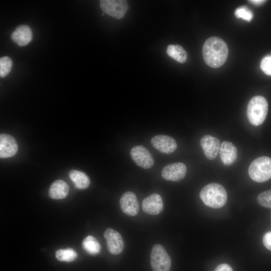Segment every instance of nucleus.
<instances>
[{"label":"nucleus","mask_w":271,"mask_h":271,"mask_svg":"<svg viewBox=\"0 0 271 271\" xmlns=\"http://www.w3.org/2000/svg\"><path fill=\"white\" fill-rule=\"evenodd\" d=\"M257 201L261 206L271 209V190L260 193L257 197Z\"/></svg>","instance_id":"nucleus-23"},{"label":"nucleus","mask_w":271,"mask_h":271,"mask_svg":"<svg viewBox=\"0 0 271 271\" xmlns=\"http://www.w3.org/2000/svg\"><path fill=\"white\" fill-rule=\"evenodd\" d=\"M162 197L157 193H153L146 197L142 203L143 210L150 215H158L163 210Z\"/></svg>","instance_id":"nucleus-12"},{"label":"nucleus","mask_w":271,"mask_h":271,"mask_svg":"<svg viewBox=\"0 0 271 271\" xmlns=\"http://www.w3.org/2000/svg\"><path fill=\"white\" fill-rule=\"evenodd\" d=\"M152 146L161 153L170 154L177 149V145L174 138L169 136L159 134L151 139Z\"/></svg>","instance_id":"nucleus-11"},{"label":"nucleus","mask_w":271,"mask_h":271,"mask_svg":"<svg viewBox=\"0 0 271 271\" xmlns=\"http://www.w3.org/2000/svg\"><path fill=\"white\" fill-rule=\"evenodd\" d=\"M248 174L254 181L262 183L271 178V158L262 156L254 160L248 168Z\"/></svg>","instance_id":"nucleus-4"},{"label":"nucleus","mask_w":271,"mask_h":271,"mask_svg":"<svg viewBox=\"0 0 271 271\" xmlns=\"http://www.w3.org/2000/svg\"><path fill=\"white\" fill-rule=\"evenodd\" d=\"M103 236L106 240L108 250L111 254L117 255L122 251L124 242L119 232L112 228H108L104 231Z\"/></svg>","instance_id":"nucleus-8"},{"label":"nucleus","mask_w":271,"mask_h":271,"mask_svg":"<svg viewBox=\"0 0 271 271\" xmlns=\"http://www.w3.org/2000/svg\"><path fill=\"white\" fill-rule=\"evenodd\" d=\"M199 195L205 205L213 208L223 207L227 200L225 189L218 183L207 184L201 189Z\"/></svg>","instance_id":"nucleus-2"},{"label":"nucleus","mask_w":271,"mask_h":271,"mask_svg":"<svg viewBox=\"0 0 271 271\" xmlns=\"http://www.w3.org/2000/svg\"><path fill=\"white\" fill-rule=\"evenodd\" d=\"M100 7L104 13L117 19L122 18L128 9L127 1L124 0H101Z\"/></svg>","instance_id":"nucleus-6"},{"label":"nucleus","mask_w":271,"mask_h":271,"mask_svg":"<svg viewBox=\"0 0 271 271\" xmlns=\"http://www.w3.org/2000/svg\"><path fill=\"white\" fill-rule=\"evenodd\" d=\"M249 2H250L251 3L255 5H262V4H263L265 1H263V0H251V1H249Z\"/></svg>","instance_id":"nucleus-28"},{"label":"nucleus","mask_w":271,"mask_h":271,"mask_svg":"<svg viewBox=\"0 0 271 271\" xmlns=\"http://www.w3.org/2000/svg\"><path fill=\"white\" fill-rule=\"evenodd\" d=\"M262 242L264 246L271 250V231L267 232L264 234Z\"/></svg>","instance_id":"nucleus-26"},{"label":"nucleus","mask_w":271,"mask_h":271,"mask_svg":"<svg viewBox=\"0 0 271 271\" xmlns=\"http://www.w3.org/2000/svg\"><path fill=\"white\" fill-rule=\"evenodd\" d=\"M268 111V103L260 95L253 97L249 101L247 108V117L249 122L254 126L261 124L265 120Z\"/></svg>","instance_id":"nucleus-3"},{"label":"nucleus","mask_w":271,"mask_h":271,"mask_svg":"<svg viewBox=\"0 0 271 271\" xmlns=\"http://www.w3.org/2000/svg\"><path fill=\"white\" fill-rule=\"evenodd\" d=\"M214 271H233V269L229 264L222 263L218 265Z\"/></svg>","instance_id":"nucleus-27"},{"label":"nucleus","mask_w":271,"mask_h":271,"mask_svg":"<svg viewBox=\"0 0 271 271\" xmlns=\"http://www.w3.org/2000/svg\"><path fill=\"white\" fill-rule=\"evenodd\" d=\"M69 187L64 181L58 180L51 185L49 190V195L54 199H61L65 198L69 192Z\"/></svg>","instance_id":"nucleus-17"},{"label":"nucleus","mask_w":271,"mask_h":271,"mask_svg":"<svg viewBox=\"0 0 271 271\" xmlns=\"http://www.w3.org/2000/svg\"><path fill=\"white\" fill-rule=\"evenodd\" d=\"M18 146L16 140L11 135H0V157L7 158L14 156L17 152Z\"/></svg>","instance_id":"nucleus-14"},{"label":"nucleus","mask_w":271,"mask_h":271,"mask_svg":"<svg viewBox=\"0 0 271 271\" xmlns=\"http://www.w3.org/2000/svg\"><path fill=\"white\" fill-rule=\"evenodd\" d=\"M83 249L91 255H96L100 252L101 246L96 238L91 235L86 236L82 241Z\"/></svg>","instance_id":"nucleus-20"},{"label":"nucleus","mask_w":271,"mask_h":271,"mask_svg":"<svg viewBox=\"0 0 271 271\" xmlns=\"http://www.w3.org/2000/svg\"><path fill=\"white\" fill-rule=\"evenodd\" d=\"M219 154L223 164L226 166H229L237 159V149L232 143L224 141L222 142L220 147Z\"/></svg>","instance_id":"nucleus-16"},{"label":"nucleus","mask_w":271,"mask_h":271,"mask_svg":"<svg viewBox=\"0 0 271 271\" xmlns=\"http://www.w3.org/2000/svg\"><path fill=\"white\" fill-rule=\"evenodd\" d=\"M187 172L186 165L181 162L174 163L165 166L161 172L162 177L168 181L178 182L184 178Z\"/></svg>","instance_id":"nucleus-9"},{"label":"nucleus","mask_w":271,"mask_h":271,"mask_svg":"<svg viewBox=\"0 0 271 271\" xmlns=\"http://www.w3.org/2000/svg\"><path fill=\"white\" fill-rule=\"evenodd\" d=\"M69 177L75 186L79 189H85L90 185L89 177L83 172L77 170H71L69 174Z\"/></svg>","instance_id":"nucleus-18"},{"label":"nucleus","mask_w":271,"mask_h":271,"mask_svg":"<svg viewBox=\"0 0 271 271\" xmlns=\"http://www.w3.org/2000/svg\"><path fill=\"white\" fill-rule=\"evenodd\" d=\"M119 204L121 211L127 215L134 216L139 212V203L132 192L127 191L123 193L120 198Z\"/></svg>","instance_id":"nucleus-10"},{"label":"nucleus","mask_w":271,"mask_h":271,"mask_svg":"<svg viewBox=\"0 0 271 271\" xmlns=\"http://www.w3.org/2000/svg\"><path fill=\"white\" fill-rule=\"evenodd\" d=\"M168 55L179 63H183L187 59V53L184 48L178 45H170L167 48Z\"/></svg>","instance_id":"nucleus-19"},{"label":"nucleus","mask_w":271,"mask_h":271,"mask_svg":"<svg viewBox=\"0 0 271 271\" xmlns=\"http://www.w3.org/2000/svg\"><path fill=\"white\" fill-rule=\"evenodd\" d=\"M13 65L11 59L8 56L1 57L0 59V76L4 78L10 72Z\"/></svg>","instance_id":"nucleus-22"},{"label":"nucleus","mask_w":271,"mask_h":271,"mask_svg":"<svg viewBox=\"0 0 271 271\" xmlns=\"http://www.w3.org/2000/svg\"><path fill=\"white\" fill-rule=\"evenodd\" d=\"M203 56L205 63L211 67L216 68L225 62L228 54L226 43L217 37L206 40L203 47Z\"/></svg>","instance_id":"nucleus-1"},{"label":"nucleus","mask_w":271,"mask_h":271,"mask_svg":"<svg viewBox=\"0 0 271 271\" xmlns=\"http://www.w3.org/2000/svg\"><path fill=\"white\" fill-rule=\"evenodd\" d=\"M260 68L265 74L271 75V55L266 56L262 59Z\"/></svg>","instance_id":"nucleus-25"},{"label":"nucleus","mask_w":271,"mask_h":271,"mask_svg":"<svg viewBox=\"0 0 271 271\" xmlns=\"http://www.w3.org/2000/svg\"><path fill=\"white\" fill-rule=\"evenodd\" d=\"M150 256L153 271L170 270L171 259L162 245L155 244L152 248Z\"/></svg>","instance_id":"nucleus-5"},{"label":"nucleus","mask_w":271,"mask_h":271,"mask_svg":"<svg viewBox=\"0 0 271 271\" xmlns=\"http://www.w3.org/2000/svg\"><path fill=\"white\" fill-rule=\"evenodd\" d=\"M237 18H241L246 21H250L253 18V13L247 7L242 6L237 8L234 13Z\"/></svg>","instance_id":"nucleus-24"},{"label":"nucleus","mask_w":271,"mask_h":271,"mask_svg":"<svg viewBox=\"0 0 271 271\" xmlns=\"http://www.w3.org/2000/svg\"><path fill=\"white\" fill-rule=\"evenodd\" d=\"M200 145L208 159L212 160L216 158L220 147L218 139L210 135L204 136L200 140Z\"/></svg>","instance_id":"nucleus-13"},{"label":"nucleus","mask_w":271,"mask_h":271,"mask_svg":"<svg viewBox=\"0 0 271 271\" xmlns=\"http://www.w3.org/2000/svg\"><path fill=\"white\" fill-rule=\"evenodd\" d=\"M76 251L72 248L60 249L55 253L56 258L60 261L71 262L77 257Z\"/></svg>","instance_id":"nucleus-21"},{"label":"nucleus","mask_w":271,"mask_h":271,"mask_svg":"<svg viewBox=\"0 0 271 271\" xmlns=\"http://www.w3.org/2000/svg\"><path fill=\"white\" fill-rule=\"evenodd\" d=\"M32 32L27 25H20L16 28L11 35L13 41L19 46H25L32 39Z\"/></svg>","instance_id":"nucleus-15"},{"label":"nucleus","mask_w":271,"mask_h":271,"mask_svg":"<svg viewBox=\"0 0 271 271\" xmlns=\"http://www.w3.org/2000/svg\"><path fill=\"white\" fill-rule=\"evenodd\" d=\"M130 155L134 162L144 169H149L154 164L152 154L143 146L133 147L130 151Z\"/></svg>","instance_id":"nucleus-7"}]
</instances>
